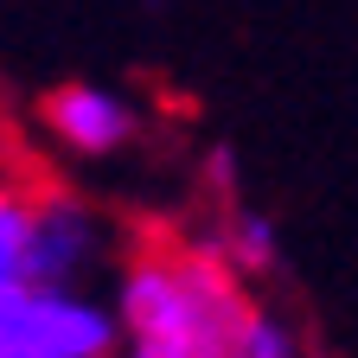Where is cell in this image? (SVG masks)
<instances>
[{
  "label": "cell",
  "instance_id": "3957f363",
  "mask_svg": "<svg viewBox=\"0 0 358 358\" xmlns=\"http://www.w3.org/2000/svg\"><path fill=\"white\" fill-rule=\"evenodd\" d=\"M109 231L103 217L71 192H32V282L38 288H77L96 268Z\"/></svg>",
  "mask_w": 358,
  "mask_h": 358
},
{
  "label": "cell",
  "instance_id": "7a4b0ae2",
  "mask_svg": "<svg viewBox=\"0 0 358 358\" xmlns=\"http://www.w3.org/2000/svg\"><path fill=\"white\" fill-rule=\"evenodd\" d=\"M0 358H115V313L83 288H7Z\"/></svg>",
  "mask_w": 358,
  "mask_h": 358
},
{
  "label": "cell",
  "instance_id": "277c9868",
  "mask_svg": "<svg viewBox=\"0 0 358 358\" xmlns=\"http://www.w3.org/2000/svg\"><path fill=\"white\" fill-rule=\"evenodd\" d=\"M38 115H45V134L77 160H109L134 141V103L109 83H58L45 90Z\"/></svg>",
  "mask_w": 358,
  "mask_h": 358
},
{
  "label": "cell",
  "instance_id": "52a82bcc",
  "mask_svg": "<svg viewBox=\"0 0 358 358\" xmlns=\"http://www.w3.org/2000/svg\"><path fill=\"white\" fill-rule=\"evenodd\" d=\"M237 358H301V339H294V327L282 320V313L250 307V320L237 333Z\"/></svg>",
  "mask_w": 358,
  "mask_h": 358
},
{
  "label": "cell",
  "instance_id": "8992f818",
  "mask_svg": "<svg viewBox=\"0 0 358 358\" xmlns=\"http://www.w3.org/2000/svg\"><path fill=\"white\" fill-rule=\"evenodd\" d=\"M32 288V192L0 186V294Z\"/></svg>",
  "mask_w": 358,
  "mask_h": 358
},
{
  "label": "cell",
  "instance_id": "5b68a950",
  "mask_svg": "<svg viewBox=\"0 0 358 358\" xmlns=\"http://www.w3.org/2000/svg\"><path fill=\"white\" fill-rule=\"evenodd\" d=\"M217 256L231 262L237 275H275V268H282V231H275V217L256 211V205H237L231 217H224Z\"/></svg>",
  "mask_w": 358,
  "mask_h": 358
},
{
  "label": "cell",
  "instance_id": "6da1fadb",
  "mask_svg": "<svg viewBox=\"0 0 358 358\" xmlns=\"http://www.w3.org/2000/svg\"><path fill=\"white\" fill-rule=\"evenodd\" d=\"M250 307L243 275L217 250L148 243L122 262L109 294L115 358H237Z\"/></svg>",
  "mask_w": 358,
  "mask_h": 358
}]
</instances>
